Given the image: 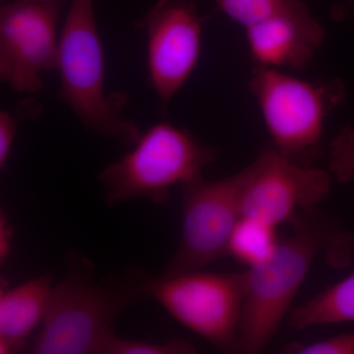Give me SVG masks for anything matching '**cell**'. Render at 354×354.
I'll use <instances>...</instances> for the list:
<instances>
[{
    "label": "cell",
    "mask_w": 354,
    "mask_h": 354,
    "mask_svg": "<svg viewBox=\"0 0 354 354\" xmlns=\"http://www.w3.org/2000/svg\"><path fill=\"white\" fill-rule=\"evenodd\" d=\"M53 277L44 274L21 285L9 286L6 279L0 286V353H20L28 346L32 334L44 322L51 292Z\"/></svg>",
    "instance_id": "obj_12"
},
{
    "label": "cell",
    "mask_w": 354,
    "mask_h": 354,
    "mask_svg": "<svg viewBox=\"0 0 354 354\" xmlns=\"http://www.w3.org/2000/svg\"><path fill=\"white\" fill-rule=\"evenodd\" d=\"M130 148L129 152L97 174L109 207L141 198L165 204L174 186L199 176L218 156L215 147L202 144L185 128L167 121L142 132Z\"/></svg>",
    "instance_id": "obj_4"
},
{
    "label": "cell",
    "mask_w": 354,
    "mask_h": 354,
    "mask_svg": "<svg viewBox=\"0 0 354 354\" xmlns=\"http://www.w3.org/2000/svg\"><path fill=\"white\" fill-rule=\"evenodd\" d=\"M290 223L292 232L279 239L268 259L246 271L239 353H260L267 348L320 253L335 268L351 263L354 235L317 207L300 209Z\"/></svg>",
    "instance_id": "obj_1"
},
{
    "label": "cell",
    "mask_w": 354,
    "mask_h": 354,
    "mask_svg": "<svg viewBox=\"0 0 354 354\" xmlns=\"http://www.w3.org/2000/svg\"><path fill=\"white\" fill-rule=\"evenodd\" d=\"M246 271L203 270L151 279L148 298L223 353H239Z\"/></svg>",
    "instance_id": "obj_6"
},
{
    "label": "cell",
    "mask_w": 354,
    "mask_h": 354,
    "mask_svg": "<svg viewBox=\"0 0 354 354\" xmlns=\"http://www.w3.org/2000/svg\"><path fill=\"white\" fill-rule=\"evenodd\" d=\"M196 346L190 341L174 337L162 342L136 341L114 334L106 342L102 354H193Z\"/></svg>",
    "instance_id": "obj_16"
},
{
    "label": "cell",
    "mask_w": 354,
    "mask_h": 354,
    "mask_svg": "<svg viewBox=\"0 0 354 354\" xmlns=\"http://www.w3.org/2000/svg\"><path fill=\"white\" fill-rule=\"evenodd\" d=\"M278 242L276 227L256 218L241 216L230 237L228 255L251 268L268 259Z\"/></svg>",
    "instance_id": "obj_14"
},
{
    "label": "cell",
    "mask_w": 354,
    "mask_h": 354,
    "mask_svg": "<svg viewBox=\"0 0 354 354\" xmlns=\"http://www.w3.org/2000/svg\"><path fill=\"white\" fill-rule=\"evenodd\" d=\"M13 236L12 227L7 220L6 214L1 212L0 216V263L3 265L11 250V239Z\"/></svg>",
    "instance_id": "obj_20"
},
{
    "label": "cell",
    "mask_w": 354,
    "mask_h": 354,
    "mask_svg": "<svg viewBox=\"0 0 354 354\" xmlns=\"http://www.w3.org/2000/svg\"><path fill=\"white\" fill-rule=\"evenodd\" d=\"M244 169L241 216L276 227L300 209L317 207L332 189L329 171L295 164L272 146Z\"/></svg>",
    "instance_id": "obj_10"
},
{
    "label": "cell",
    "mask_w": 354,
    "mask_h": 354,
    "mask_svg": "<svg viewBox=\"0 0 354 354\" xmlns=\"http://www.w3.org/2000/svg\"><path fill=\"white\" fill-rule=\"evenodd\" d=\"M286 318L288 326L295 330L354 322V272L305 304L290 309Z\"/></svg>",
    "instance_id": "obj_13"
},
{
    "label": "cell",
    "mask_w": 354,
    "mask_h": 354,
    "mask_svg": "<svg viewBox=\"0 0 354 354\" xmlns=\"http://www.w3.org/2000/svg\"><path fill=\"white\" fill-rule=\"evenodd\" d=\"M329 171L339 183L354 180V128L346 125L330 142Z\"/></svg>",
    "instance_id": "obj_18"
},
{
    "label": "cell",
    "mask_w": 354,
    "mask_h": 354,
    "mask_svg": "<svg viewBox=\"0 0 354 354\" xmlns=\"http://www.w3.org/2000/svg\"><path fill=\"white\" fill-rule=\"evenodd\" d=\"M255 65L302 71L308 68L325 39V30L306 3L246 28Z\"/></svg>",
    "instance_id": "obj_11"
},
{
    "label": "cell",
    "mask_w": 354,
    "mask_h": 354,
    "mask_svg": "<svg viewBox=\"0 0 354 354\" xmlns=\"http://www.w3.org/2000/svg\"><path fill=\"white\" fill-rule=\"evenodd\" d=\"M249 88L259 106L272 147L283 157L314 167L323 157L326 120L346 97L339 79L308 81L270 67H254Z\"/></svg>",
    "instance_id": "obj_5"
},
{
    "label": "cell",
    "mask_w": 354,
    "mask_h": 354,
    "mask_svg": "<svg viewBox=\"0 0 354 354\" xmlns=\"http://www.w3.org/2000/svg\"><path fill=\"white\" fill-rule=\"evenodd\" d=\"M244 179L242 169L218 180H207L200 174L180 186V241L162 274L199 271L228 255L230 237L241 218Z\"/></svg>",
    "instance_id": "obj_7"
},
{
    "label": "cell",
    "mask_w": 354,
    "mask_h": 354,
    "mask_svg": "<svg viewBox=\"0 0 354 354\" xmlns=\"http://www.w3.org/2000/svg\"><path fill=\"white\" fill-rule=\"evenodd\" d=\"M283 353L295 354H354V332L334 335L308 344H291Z\"/></svg>",
    "instance_id": "obj_19"
},
{
    "label": "cell",
    "mask_w": 354,
    "mask_h": 354,
    "mask_svg": "<svg viewBox=\"0 0 354 354\" xmlns=\"http://www.w3.org/2000/svg\"><path fill=\"white\" fill-rule=\"evenodd\" d=\"M216 8L244 29L304 3V0H213Z\"/></svg>",
    "instance_id": "obj_15"
},
{
    "label": "cell",
    "mask_w": 354,
    "mask_h": 354,
    "mask_svg": "<svg viewBox=\"0 0 354 354\" xmlns=\"http://www.w3.org/2000/svg\"><path fill=\"white\" fill-rule=\"evenodd\" d=\"M16 1H26V2H57V0H16Z\"/></svg>",
    "instance_id": "obj_21"
},
{
    "label": "cell",
    "mask_w": 354,
    "mask_h": 354,
    "mask_svg": "<svg viewBox=\"0 0 354 354\" xmlns=\"http://www.w3.org/2000/svg\"><path fill=\"white\" fill-rule=\"evenodd\" d=\"M58 2L12 1L0 9V80L31 97L43 74L57 71L60 28Z\"/></svg>",
    "instance_id": "obj_8"
},
{
    "label": "cell",
    "mask_w": 354,
    "mask_h": 354,
    "mask_svg": "<svg viewBox=\"0 0 354 354\" xmlns=\"http://www.w3.org/2000/svg\"><path fill=\"white\" fill-rule=\"evenodd\" d=\"M43 111L38 100L28 97L21 102L14 111H0V169H6L12 152L16 131L21 121L37 120Z\"/></svg>",
    "instance_id": "obj_17"
},
{
    "label": "cell",
    "mask_w": 354,
    "mask_h": 354,
    "mask_svg": "<svg viewBox=\"0 0 354 354\" xmlns=\"http://www.w3.org/2000/svg\"><path fill=\"white\" fill-rule=\"evenodd\" d=\"M59 99L91 131L131 147L142 131L124 115V92L106 93V62L95 0H72L60 28Z\"/></svg>",
    "instance_id": "obj_3"
},
{
    "label": "cell",
    "mask_w": 354,
    "mask_h": 354,
    "mask_svg": "<svg viewBox=\"0 0 354 354\" xmlns=\"http://www.w3.org/2000/svg\"><path fill=\"white\" fill-rule=\"evenodd\" d=\"M348 2L351 7H354V0H348Z\"/></svg>",
    "instance_id": "obj_22"
},
{
    "label": "cell",
    "mask_w": 354,
    "mask_h": 354,
    "mask_svg": "<svg viewBox=\"0 0 354 354\" xmlns=\"http://www.w3.org/2000/svg\"><path fill=\"white\" fill-rule=\"evenodd\" d=\"M66 274L51 292L29 353L102 354L122 312L148 298L152 277L139 268L95 281V265L77 250L65 256Z\"/></svg>",
    "instance_id": "obj_2"
},
{
    "label": "cell",
    "mask_w": 354,
    "mask_h": 354,
    "mask_svg": "<svg viewBox=\"0 0 354 354\" xmlns=\"http://www.w3.org/2000/svg\"><path fill=\"white\" fill-rule=\"evenodd\" d=\"M149 80L167 106L192 75L202 50L203 19L193 0H158L140 23Z\"/></svg>",
    "instance_id": "obj_9"
}]
</instances>
